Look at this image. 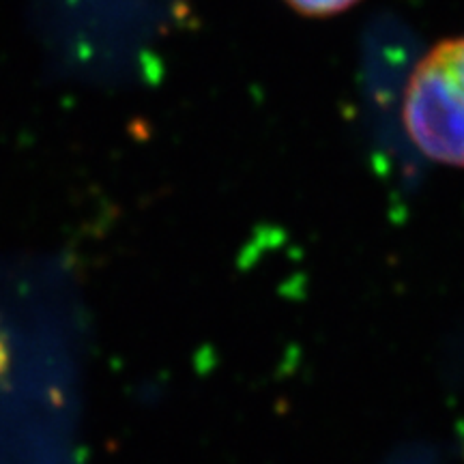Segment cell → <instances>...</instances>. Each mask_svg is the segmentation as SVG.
I'll return each instance as SVG.
<instances>
[{
	"instance_id": "obj_1",
	"label": "cell",
	"mask_w": 464,
	"mask_h": 464,
	"mask_svg": "<svg viewBox=\"0 0 464 464\" xmlns=\"http://www.w3.org/2000/svg\"><path fill=\"white\" fill-rule=\"evenodd\" d=\"M404 125L423 155L464 168V37L439 44L404 95Z\"/></svg>"
},
{
	"instance_id": "obj_2",
	"label": "cell",
	"mask_w": 464,
	"mask_h": 464,
	"mask_svg": "<svg viewBox=\"0 0 464 464\" xmlns=\"http://www.w3.org/2000/svg\"><path fill=\"white\" fill-rule=\"evenodd\" d=\"M288 3L305 15H334L355 5L357 0H288Z\"/></svg>"
}]
</instances>
